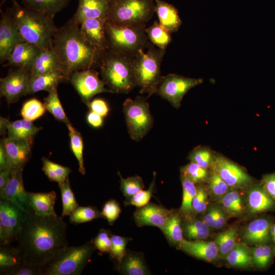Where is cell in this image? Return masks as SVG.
I'll return each mask as SVG.
<instances>
[{"label": "cell", "instance_id": "10", "mask_svg": "<svg viewBox=\"0 0 275 275\" xmlns=\"http://www.w3.org/2000/svg\"><path fill=\"white\" fill-rule=\"evenodd\" d=\"M202 78L186 77L176 74L161 76L156 93L179 108L184 96L191 88L201 84Z\"/></svg>", "mask_w": 275, "mask_h": 275}, {"label": "cell", "instance_id": "18", "mask_svg": "<svg viewBox=\"0 0 275 275\" xmlns=\"http://www.w3.org/2000/svg\"><path fill=\"white\" fill-rule=\"evenodd\" d=\"M107 19H89L82 22L80 30L87 40L101 51L108 49V42L106 33Z\"/></svg>", "mask_w": 275, "mask_h": 275}, {"label": "cell", "instance_id": "39", "mask_svg": "<svg viewBox=\"0 0 275 275\" xmlns=\"http://www.w3.org/2000/svg\"><path fill=\"white\" fill-rule=\"evenodd\" d=\"M44 104L46 109L59 121L67 124L69 122L62 105L56 88L48 92V95L44 99Z\"/></svg>", "mask_w": 275, "mask_h": 275}, {"label": "cell", "instance_id": "58", "mask_svg": "<svg viewBox=\"0 0 275 275\" xmlns=\"http://www.w3.org/2000/svg\"><path fill=\"white\" fill-rule=\"evenodd\" d=\"M88 106L91 111L99 114L102 117L107 116L109 110L107 103L101 98H95L91 100Z\"/></svg>", "mask_w": 275, "mask_h": 275}, {"label": "cell", "instance_id": "25", "mask_svg": "<svg viewBox=\"0 0 275 275\" xmlns=\"http://www.w3.org/2000/svg\"><path fill=\"white\" fill-rule=\"evenodd\" d=\"M60 69L58 56L53 49H40L30 70V77L47 73Z\"/></svg>", "mask_w": 275, "mask_h": 275}, {"label": "cell", "instance_id": "47", "mask_svg": "<svg viewBox=\"0 0 275 275\" xmlns=\"http://www.w3.org/2000/svg\"><path fill=\"white\" fill-rule=\"evenodd\" d=\"M181 176L186 178L194 183H201L208 178V172L196 163L190 162L181 169Z\"/></svg>", "mask_w": 275, "mask_h": 275}, {"label": "cell", "instance_id": "33", "mask_svg": "<svg viewBox=\"0 0 275 275\" xmlns=\"http://www.w3.org/2000/svg\"><path fill=\"white\" fill-rule=\"evenodd\" d=\"M226 260L232 266L245 267L252 262L251 253L248 246L242 243H237L226 255Z\"/></svg>", "mask_w": 275, "mask_h": 275}, {"label": "cell", "instance_id": "8", "mask_svg": "<svg viewBox=\"0 0 275 275\" xmlns=\"http://www.w3.org/2000/svg\"><path fill=\"white\" fill-rule=\"evenodd\" d=\"M155 9L154 0H111L107 20L119 25H145Z\"/></svg>", "mask_w": 275, "mask_h": 275}, {"label": "cell", "instance_id": "20", "mask_svg": "<svg viewBox=\"0 0 275 275\" xmlns=\"http://www.w3.org/2000/svg\"><path fill=\"white\" fill-rule=\"evenodd\" d=\"M111 0H79L72 18L79 25L89 19L108 18Z\"/></svg>", "mask_w": 275, "mask_h": 275}, {"label": "cell", "instance_id": "46", "mask_svg": "<svg viewBox=\"0 0 275 275\" xmlns=\"http://www.w3.org/2000/svg\"><path fill=\"white\" fill-rule=\"evenodd\" d=\"M22 262L18 256L16 248L9 245H1L0 247V270H3L17 265Z\"/></svg>", "mask_w": 275, "mask_h": 275}, {"label": "cell", "instance_id": "56", "mask_svg": "<svg viewBox=\"0 0 275 275\" xmlns=\"http://www.w3.org/2000/svg\"><path fill=\"white\" fill-rule=\"evenodd\" d=\"M121 210L119 203L111 199L104 205L101 213L107 222L111 225L119 217Z\"/></svg>", "mask_w": 275, "mask_h": 275}, {"label": "cell", "instance_id": "2", "mask_svg": "<svg viewBox=\"0 0 275 275\" xmlns=\"http://www.w3.org/2000/svg\"><path fill=\"white\" fill-rule=\"evenodd\" d=\"M52 48L58 56L60 69L67 80L73 72L92 69L99 64L104 52L87 40L79 25L72 18L58 28L53 38Z\"/></svg>", "mask_w": 275, "mask_h": 275}, {"label": "cell", "instance_id": "41", "mask_svg": "<svg viewBox=\"0 0 275 275\" xmlns=\"http://www.w3.org/2000/svg\"><path fill=\"white\" fill-rule=\"evenodd\" d=\"M61 190L63 210L61 217L69 216L70 213L78 206L74 194L71 189L69 178L64 182L58 183Z\"/></svg>", "mask_w": 275, "mask_h": 275}, {"label": "cell", "instance_id": "52", "mask_svg": "<svg viewBox=\"0 0 275 275\" xmlns=\"http://www.w3.org/2000/svg\"><path fill=\"white\" fill-rule=\"evenodd\" d=\"M155 172H154L153 179L148 189L146 190L142 189L139 191L128 200L127 204L134 205L138 208L148 204L155 187Z\"/></svg>", "mask_w": 275, "mask_h": 275}, {"label": "cell", "instance_id": "22", "mask_svg": "<svg viewBox=\"0 0 275 275\" xmlns=\"http://www.w3.org/2000/svg\"><path fill=\"white\" fill-rule=\"evenodd\" d=\"M178 246L185 253L206 261L214 260L218 253L215 242H207L201 239L188 241L183 239Z\"/></svg>", "mask_w": 275, "mask_h": 275}, {"label": "cell", "instance_id": "19", "mask_svg": "<svg viewBox=\"0 0 275 275\" xmlns=\"http://www.w3.org/2000/svg\"><path fill=\"white\" fill-rule=\"evenodd\" d=\"M171 210L162 206L149 203L138 208L134 213V219L139 227L152 226L161 229L166 223Z\"/></svg>", "mask_w": 275, "mask_h": 275}, {"label": "cell", "instance_id": "1", "mask_svg": "<svg viewBox=\"0 0 275 275\" xmlns=\"http://www.w3.org/2000/svg\"><path fill=\"white\" fill-rule=\"evenodd\" d=\"M67 223L58 215H29L18 235L16 247L22 263L40 267L68 246Z\"/></svg>", "mask_w": 275, "mask_h": 275}, {"label": "cell", "instance_id": "6", "mask_svg": "<svg viewBox=\"0 0 275 275\" xmlns=\"http://www.w3.org/2000/svg\"><path fill=\"white\" fill-rule=\"evenodd\" d=\"M164 53L165 49L150 44L146 52L140 49L132 57L136 86L140 88V93L147 94V98L156 93L161 77L160 68Z\"/></svg>", "mask_w": 275, "mask_h": 275}, {"label": "cell", "instance_id": "5", "mask_svg": "<svg viewBox=\"0 0 275 275\" xmlns=\"http://www.w3.org/2000/svg\"><path fill=\"white\" fill-rule=\"evenodd\" d=\"M92 241L66 246L39 267L40 275H79L95 250Z\"/></svg>", "mask_w": 275, "mask_h": 275}, {"label": "cell", "instance_id": "43", "mask_svg": "<svg viewBox=\"0 0 275 275\" xmlns=\"http://www.w3.org/2000/svg\"><path fill=\"white\" fill-rule=\"evenodd\" d=\"M237 229L232 227L218 234L215 239L221 255H226L236 243Z\"/></svg>", "mask_w": 275, "mask_h": 275}, {"label": "cell", "instance_id": "26", "mask_svg": "<svg viewBox=\"0 0 275 275\" xmlns=\"http://www.w3.org/2000/svg\"><path fill=\"white\" fill-rule=\"evenodd\" d=\"M155 12L159 23L170 33L177 32L182 24L177 10L172 5L162 0H154Z\"/></svg>", "mask_w": 275, "mask_h": 275}, {"label": "cell", "instance_id": "7", "mask_svg": "<svg viewBox=\"0 0 275 275\" xmlns=\"http://www.w3.org/2000/svg\"><path fill=\"white\" fill-rule=\"evenodd\" d=\"M145 29V25H119L107 20L108 50L133 57L139 50L150 45Z\"/></svg>", "mask_w": 275, "mask_h": 275}, {"label": "cell", "instance_id": "13", "mask_svg": "<svg viewBox=\"0 0 275 275\" xmlns=\"http://www.w3.org/2000/svg\"><path fill=\"white\" fill-rule=\"evenodd\" d=\"M30 78L29 71L12 67L1 79V96L5 98L8 104L17 101L22 96L28 94Z\"/></svg>", "mask_w": 275, "mask_h": 275}, {"label": "cell", "instance_id": "51", "mask_svg": "<svg viewBox=\"0 0 275 275\" xmlns=\"http://www.w3.org/2000/svg\"><path fill=\"white\" fill-rule=\"evenodd\" d=\"M203 221L209 227L218 229L225 224L226 219L221 209L217 207H211L206 212Z\"/></svg>", "mask_w": 275, "mask_h": 275}, {"label": "cell", "instance_id": "12", "mask_svg": "<svg viewBox=\"0 0 275 275\" xmlns=\"http://www.w3.org/2000/svg\"><path fill=\"white\" fill-rule=\"evenodd\" d=\"M69 80L81 100L87 105L96 95L111 92L98 76V73L92 69L77 70L70 75Z\"/></svg>", "mask_w": 275, "mask_h": 275}, {"label": "cell", "instance_id": "49", "mask_svg": "<svg viewBox=\"0 0 275 275\" xmlns=\"http://www.w3.org/2000/svg\"><path fill=\"white\" fill-rule=\"evenodd\" d=\"M272 254V249L269 246L259 245L254 248L251 252L252 262L259 268H265L270 262Z\"/></svg>", "mask_w": 275, "mask_h": 275}, {"label": "cell", "instance_id": "21", "mask_svg": "<svg viewBox=\"0 0 275 275\" xmlns=\"http://www.w3.org/2000/svg\"><path fill=\"white\" fill-rule=\"evenodd\" d=\"M40 49L25 41L16 45L8 59L7 66L21 68L29 72Z\"/></svg>", "mask_w": 275, "mask_h": 275}, {"label": "cell", "instance_id": "37", "mask_svg": "<svg viewBox=\"0 0 275 275\" xmlns=\"http://www.w3.org/2000/svg\"><path fill=\"white\" fill-rule=\"evenodd\" d=\"M70 140L71 150L76 158L78 163V171L83 175L86 173L84 163L83 149L84 143L80 133L73 127L70 122L66 124Z\"/></svg>", "mask_w": 275, "mask_h": 275}, {"label": "cell", "instance_id": "23", "mask_svg": "<svg viewBox=\"0 0 275 275\" xmlns=\"http://www.w3.org/2000/svg\"><path fill=\"white\" fill-rule=\"evenodd\" d=\"M27 197L30 206L34 214L41 216L57 215L54 209L57 200V194L54 191L48 193L27 191Z\"/></svg>", "mask_w": 275, "mask_h": 275}, {"label": "cell", "instance_id": "29", "mask_svg": "<svg viewBox=\"0 0 275 275\" xmlns=\"http://www.w3.org/2000/svg\"><path fill=\"white\" fill-rule=\"evenodd\" d=\"M248 205L252 213H259L272 208L275 204L271 198L261 186L251 188L248 195Z\"/></svg>", "mask_w": 275, "mask_h": 275}, {"label": "cell", "instance_id": "63", "mask_svg": "<svg viewBox=\"0 0 275 275\" xmlns=\"http://www.w3.org/2000/svg\"><path fill=\"white\" fill-rule=\"evenodd\" d=\"M271 233L272 236V239L274 244V253H275V224L271 229Z\"/></svg>", "mask_w": 275, "mask_h": 275}, {"label": "cell", "instance_id": "34", "mask_svg": "<svg viewBox=\"0 0 275 275\" xmlns=\"http://www.w3.org/2000/svg\"><path fill=\"white\" fill-rule=\"evenodd\" d=\"M183 196L179 213L187 218H190L193 210L192 203L197 193V187L190 180L181 176Z\"/></svg>", "mask_w": 275, "mask_h": 275}, {"label": "cell", "instance_id": "44", "mask_svg": "<svg viewBox=\"0 0 275 275\" xmlns=\"http://www.w3.org/2000/svg\"><path fill=\"white\" fill-rule=\"evenodd\" d=\"M118 175L120 178V189L128 201L145 187L142 178L138 175L123 178L119 172Z\"/></svg>", "mask_w": 275, "mask_h": 275}, {"label": "cell", "instance_id": "59", "mask_svg": "<svg viewBox=\"0 0 275 275\" xmlns=\"http://www.w3.org/2000/svg\"><path fill=\"white\" fill-rule=\"evenodd\" d=\"M262 187L267 194L275 200V174L264 176L262 180Z\"/></svg>", "mask_w": 275, "mask_h": 275}, {"label": "cell", "instance_id": "45", "mask_svg": "<svg viewBox=\"0 0 275 275\" xmlns=\"http://www.w3.org/2000/svg\"><path fill=\"white\" fill-rule=\"evenodd\" d=\"M46 110L44 103L36 98H32L23 103L21 115L23 119L33 121L43 116Z\"/></svg>", "mask_w": 275, "mask_h": 275}, {"label": "cell", "instance_id": "50", "mask_svg": "<svg viewBox=\"0 0 275 275\" xmlns=\"http://www.w3.org/2000/svg\"><path fill=\"white\" fill-rule=\"evenodd\" d=\"M112 247L109 252L110 257L120 264L126 253V246L129 238L116 235H111Z\"/></svg>", "mask_w": 275, "mask_h": 275}, {"label": "cell", "instance_id": "16", "mask_svg": "<svg viewBox=\"0 0 275 275\" xmlns=\"http://www.w3.org/2000/svg\"><path fill=\"white\" fill-rule=\"evenodd\" d=\"M212 167L229 187H244L252 182V178L241 168L223 156L215 157Z\"/></svg>", "mask_w": 275, "mask_h": 275}, {"label": "cell", "instance_id": "53", "mask_svg": "<svg viewBox=\"0 0 275 275\" xmlns=\"http://www.w3.org/2000/svg\"><path fill=\"white\" fill-rule=\"evenodd\" d=\"M110 232L104 229H101L95 238L91 240L95 249L101 253H109L112 247V240Z\"/></svg>", "mask_w": 275, "mask_h": 275}, {"label": "cell", "instance_id": "31", "mask_svg": "<svg viewBox=\"0 0 275 275\" xmlns=\"http://www.w3.org/2000/svg\"><path fill=\"white\" fill-rule=\"evenodd\" d=\"M23 6L52 16L62 11L70 0H22Z\"/></svg>", "mask_w": 275, "mask_h": 275}, {"label": "cell", "instance_id": "54", "mask_svg": "<svg viewBox=\"0 0 275 275\" xmlns=\"http://www.w3.org/2000/svg\"><path fill=\"white\" fill-rule=\"evenodd\" d=\"M1 274L40 275L39 267L21 263L16 266L1 270Z\"/></svg>", "mask_w": 275, "mask_h": 275}, {"label": "cell", "instance_id": "30", "mask_svg": "<svg viewBox=\"0 0 275 275\" xmlns=\"http://www.w3.org/2000/svg\"><path fill=\"white\" fill-rule=\"evenodd\" d=\"M41 129L32 121L24 119L13 122L7 120L6 124L7 137L9 138L33 139Z\"/></svg>", "mask_w": 275, "mask_h": 275}, {"label": "cell", "instance_id": "9", "mask_svg": "<svg viewBox=\"0 0 275 275\" xmlns=\"http://www.w3.org/2000/svg\"><path fill=\"white\" fill-rule=\"evenodd\" d=\"M147 98L140 96L133 100L128 98L123 104L128 134L136 142L142 140L153 125V118Z\"/></svg>", "mask_w": 275, "mask_h": 275}, {"label": "cell", "instance_id": "40", "mask_svg": "<svg viewBox=\"0 0 275 275\" xmlns=\"http://www.w3.org/2000/svg\"><path fill=\"white\" fill-rule=\"evenodd\" d=\"M221 204L225 210L232 216H239L244 211L241 198L236 190L227 192L221 199Z\"/></svg>", "mask_w": 275, "mask_h": 275}, {"label": "cell", "instance_id": "27", "mask_svg": "<svg viewBox=\"0 0 275 275\" xmlns=\"http://www.w3.org/2000/svg\"><path fill=\"white\" fill-rule=\"evenodd\" d=\"M271 232L269 222L265 218H259L251 222L246 227L243 238L252 244H263L268 241Z\"/></svg>", "mask_w": 275, "mask_h": 275}, {"label": "cell", "instance_id": "3", "mask_svg": "<svg viewBox=\"0 0 275 275\" xmlns=\"http://www.w3.org/2000/svg\"><path fill=\"white\" fill-rule=\"evenodd\" d=\"M13 3L11 11L24 41L40 49L51 48L58 29L54 17Z\"/></svg>", "mask_w": 275, "mask_h": 275}, {"label": "cell", "instance_id": "61", "mask_svg": "<svg viewBox=\"0 0 275 275\" xmlns=\"http://www.w3.org/2000/svg\"><path fill=\"white\" fill-rule=\"evenodd\" d=\"M10 170V164L2 141L0 144V171Z\"/></svg>", "mask_w": 275, "mask_h": 275}, {"label": "cell", "instance_id": "11", "mask_svg": "<svg viewBox=\"0 0 275 275\" xmlns=\"http://www.w3.org/2000/svg\"><path fill=\"white\" fill-rule=\"evenodd\" d=\"M28 215L11 202L0 200L1 245H9L17 241L22 225Z\"/></svg>", "mask_w": 275, "mask_h": 275}, {"label": "cell", "instance_id": "17", "mask_svg": "<svg viewBox=\"0 0 275 275\" xmlns=\"http://www.w3.org/2000/svg\"><path fill=\"white\" fill-rule=\"evenodd\" d=\"M1 141L8 156L10 169H23L30 157L33 139L7 137Z\"/></svg>", "mask_w": 275, "mask_h": 275}, {"label": "cell", "instance_id": "60", "mask_svg": "<svg viewBox=\"0 0 275 275\" xmlns=\"http://www.w3.org/2000/svg\"><path fill=\"white\" fill-rule=\"evenodd\" d=\"M87 121L89 125L94 128L101 127L103 122L102 116L91 111L87 116Z\"/></svg>", "mask_w": 275, "mask_h": 275}, {"label": "cell", "instance_id": "28", "mask_svg": "<svg viewBox=\"0 0 275 275\" xmlns=\"http://www.w3.org/2000/svg\"><path fill=\"white\" fill-rule=\"evenodd\" d=\"M121 272L128 275H146L150 271L142 253L127 251L120 264Z\"/></svg>", "mask_w": 275, "mask_h": 275}, {"label": "cell", "instance_id": "55", "mask_svg": "<svg viewBox=\"0 0 275 275\" xmlns=\"http://www.w3.org/2000/svg\"><path fill=\"white\" fill-rule=\"evenodd\" d=\"M209 178V189L216 196L225 195L229 189L228 185L214 171Z\"/></svg>", "mask_w": 275, "mask_h": 275}, {"label": "cell", "instance_id": "48", "mask_svg": "<svg viewBox=\"0 0 275 275\" xmlns=\"http://www.w3.org/2000/svg\"><path fill=\"white\" fill-rule=\"evenodd\" d=\"M214 158L210 150L205 147H198L195 149L188 156L190 162L196 163L206 169L212 167Z\"/></svg>", "mask_w": 275, "mask_h": 275}, {"label": "cell", "instance_id": "57", "mask_svg": "<svg viewBox=\"0 0 275 275\" xmlns=\"http://www.w3.org/2000/svg\"><path fill=\"white\" fill-rule=\"evenodd\" d=\"M207 204V194L202 186L197 187V193L192 203L193 213H199L204 212Z\"/></svg>", "mask_w": 275, "mask_h": 275}, {"label": "cell", "instance_id": "36", "mask_svg": "<svg viewBox=\"0 0 275 275\" xmlns=\"http://www.w3.org/2000/svg\"><path fill=\"white\" fill-rule=\"evenodd\" d=\"M145 31L148 39L160 49H165L172 41L171 33L156 21Z\"/></svg>", "mask_w": 275, "mask_h": 275}, {"label": "cell", "instance_id": "35", "mask_svg": "<svg viewBox=\"0 0 275 275\" xmlns=\"http://www.w3.org/2000/svg\"><path fill=\"white\" fill-rule=\"evenodd\" d=\"M42 171L51 181L64 182L71 172L69 167L52 162L46 157H42Z\"/></svg>", "mask_w": 275, "mask_h": 275}, {"label": "cell", "instance_id": "38", "mask_svg": "<svg viewBox=\"0 0 275 275\" xmlns=\"http://www.w3.org/2000/svg\"><path fill=\"white\" fill-rule=\"evenodd\" d=\"M98 218L104 217L97 207L92 206H78L69 215L70 222L75 225L88 222Z\"/></svg>", "mask_w": 275, "mask_h": 275}, {"label": "cell", "instance_id": "15", "mask_svg": "<svg viewBox=\"0 0 275 275\" xmlns=\"http://www.w3.org/2000/svg\"><path fill=\"white\" fill-rule=\"evenodd\" d=\"M22 172V169L11 170L10 178L4 189L0 193V198L11 202L23 212L30 215L33 212L24 187Z\"/></svg>", "mask_w": 275, "mask_h": 275}, {"label": "cell", "instance_id": "4", "mask_svg": "<svg viewBox=\"0 0 275 275\" xmlns=\"http://www.w3.org/2000/svg\"><path fill=\"white\" fill-rule=\"evenodd\" d=\"M99 64L102 80L111 93L126 94L136 87L132 57L107 50Z\"/></svg>", "mask_w": 275, "mask_h": 275}, {"label": "cell", "instance_id": "64", "mask_svg": "<svg viewBox=\"0 0 275 275\" xmlns=\"http://www.w3.org/2000/svg\"><path fill=\"white\" fill-rule=\"evenodd\" d=\"M5 1H6V0H3V2H4ZM13 3H14V2H16V0H11Z\"/></svg>", "mask_w": 275, "mask_h": 275}, {"label": "cell", "instance_id": "24", "mask_svg": "<svg viewBox=\"0 0 275 275\" xmlns=\"http://www.w3.org/2000/svg\"><path fill=\"white\" fill-rule=\"evenodd\" d=\"M67 79L61 69L30 77L28 94H33L41 91L48 92L57 88L58 85Z\"/></svg>", "mask_w": 275, "mask_h": 275}, {"label": "cell", "instance_id": "14", "mask_svg": "<svg viewBox=\"0 0 275 275\" xmlns=\"http://www.w3.org/2000/svg\"><path fill=\"white\" fill-rule=\"evenodd\" d=\"M11 9L2 12L0 20V61H8L17 44L24 42Z\"/></svg>", "mask_w": 275, "mask_h": 275}, {"label": "cell", "instance_id": "32", "mask_svg": "<svg viewBox=\"0 0 275 275\" xmlns=\"http://www.w3.org/2000/svg\"><path fill=\"white\" fill-rule=\"evenodd\" d=\"M160 229L169 242L178 245L183 239L179 212L171 211L166 223Z\"/></svg>", "mask_w": 275, "mask_h": 275}, {"label": "cell", "instance_id": "62", "mask_svg": "<svg viewBox=\"0 0 275 275\" xmlns=\"http://www.w3.org/2000/svg\"><path fill=\"white\" fill-rule=\"evenodd\" d=\"M11 174V170H5L0 171V193L5 188Z\"/></svg>", "mask_w": 275, "mask_h": 275}, {"label": "cell", "instance_id": "42", "mask_svg": "<svg viewBox=\"0 0 275 275\" xmlns=\"http://www.w3.org/2000/svg\"><path fill=\"white\" fill-rule=\"evenodd\" d=\"M188 219L184 226V234L188 239H203L209 236V226L204 221L191 218Z\"/></svg>", "mask_w": 275, "mask_h": 275}]
</instances>
